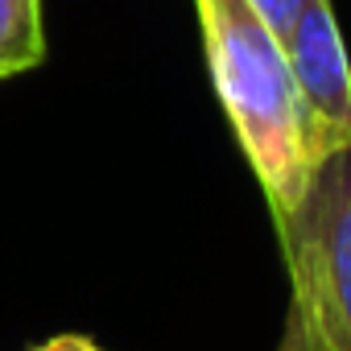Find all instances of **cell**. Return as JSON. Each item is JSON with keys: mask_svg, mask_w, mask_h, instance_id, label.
<instances>
[{"mask_svg": "<svg viewBox=\"0 0 351 351\" xmlns=\"http://www.w3.org/2000/svg\"><path fill=\"white\" fill-rule=\"evenodd\" d=\"M195 13L219 108L277 223L298 207L318 165L285 42L248 9V0H195Z\"/></svg>", "mask_w": 351, "mask_h": 351, "instance_id": "cell-1", "label": "cell"}, {"mask_svg": "<svg viewBox=\"0 0 351 351\" xmlns=\"http://www.w3.org/2000/svg\"><path fill=\"white\" fill-rule=\"evenodd\" d=\"M46 58L42 0H0V79L34 71Z\"/></svg>", "mask_w": 351, "mask_h": 351, "instance_id": "cell-4", "label": "cell"}, {"mask_svg": "<svg viewBox=\"0 0 351 351\" xmlns=\"http://www.w3.org/2000/svg\"><path fill=\"white\" fill-rule=\"evenodd\" d=\"M34 351H99V347L91 339H83V335H54V339L38 343Z\"/></svg>", "mask_w": 351, "mask_h": 351, "instance_id": "cell-7", "label": "cell"}, {"mask_svg": "<svg viewBox=\"0 0 351 351\" xmlns=\"http://www.w3.org/2000/svg\"><path fill=\"white\" fill-rule=\"evenodd\" d=\"M302 5L306 0H248V9L285 42V34H289V25L298 21V13H302Z\"/></svg>", "mask_w": 351, "mask_h": 351, "instance_id": "cell-5", "label": "cell"}, {"mask_svg": "<svg viewBox=\"0 0 351 351\" xmlns=\"http://www.w3.org/2000/svg\"><path fill=\"white\" fill-rule=\"evenodd\" d=\"M285 58L298 83L314 157L351 145V62L330 0H306L285 34Z\"/></svg>", "mask_w": 351, "mask_h": 351, "instance_id": "cell-3", "label": "cell"}, {"mask_svg": "<svg viewBox=\"0 0 351 351\" xmlns=\"http://www.w3.org/2000/svg\"><path fill=\"white\" fill-rule=\"evenodd\" d=\"M277 351H310V339H306V326L298 318V310L289 306L285 310V326H281V339H277Z\"/></svg>", "mask_w": 351, "mask_h": 351, "instance_id": "cell-6", "label": "cell"}, {"mask_svg": "<svg viewBox=\"0 0 351 351\" xmlns=\"http://www.w3.org/2000/svg\"><path fill=\"white\" fill-rule=\"evenodd\" d=\"M273 228L310 351H351V145L314 165L306 195Z\"/></svg>", "mask_w": 351, "mask_h": 351, "instance_id": "cell-2", "label": "cell"}]
</instances>
